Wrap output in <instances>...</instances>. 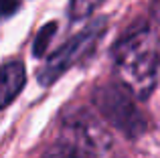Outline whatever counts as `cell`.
Segmentation results:
<instances>
[{"label":"cell","mask_w":160,"mask_h":158,"mask_svg":"<svg viewBox=\"0 0 160 158\" xmlns=\"http://www.w3.org/2000/svg\"><path fill=\"white\" fill-rule=\"evenodd\" d=\"M136 99L122 81L103 83L93 91V103L103 120L130 140L140 138L148 130V120Z\"/></svg>","instance_id":"cell-2"},{"label":"cell","mask_w":160,"mask_h":158,"mask_svg":"<svg viewBox=\"0 0 160 158\" xmlns=\"http://www.w3.org/2000/svg\"><path fill=\"white\" fill-rule=\"evenodd\" d=\"M57 32V22H47L35 37V43H32V53L35 57H43L49 49V41L53 39V35Z\"/></svg>","instance_id":"cell-7"},{"label":"cell","mask_w":160,"mask_h":158,"mask_svg":"<svg viewBox=\"0 0 160 158\" xmlns=\"http://www.w3.org/2000/svg\"><path fill=\"white\" fill-rule=\"evenodd\" d=\"M106 0H71L69 4V16L73 20H85L91 16Z\"/></svg>","instance_id":"cell-6"},{"label":"cell","mask_w":160,"mask_h":158,"mask_svg":"<svg viewBox=\"0 0 160 158\" xmlns=\"http://www.w3.org/2000/svg\"><path fill=\"white\" fill-rule=\"evenodd\" d=\"M112 59L120 81L138 99H148L156 87L160 41L148 24H138L122 35L112 49Z\"/></svg>","instance_id":"cell-1"},{"label":"cell","mask_w":160,"mask_h":158,"mask_svg":"<svg viewBox=\"0 0 160 158\" xmlns=\"http://www.w3.org/2000/svg\"><path fill=\"white\" fill-rule=\"evenodd\" d=\"M158 27H160V24H158ZM158 41H160V39H158Z\"/></svg>","instance_id":"cell-9"},{"label":"cell","mask_w":160,"mask_h":158,"mask_svg":"<svg viewBox=\"0 0 160 158\" xmlns=\"http://www.w3.org/2000/svg\"><path fill=\"white\" fill-rule=\"evenodd\" d=\"M20 8V0H0V20L10 18Z\"/></svg>","instance_id":"cell-8"},{"label":"cell","mask_w":160,"mask_h":158,"mask_svg":"<svg viewBox=\"0 0 160 158\" xmlns=\"http://www.w3.org/2000/svg\"><path fill=\"white\" fill-rule=\"evenodd\" d=\"M43 158H99L98 130L81 120L67 124L65 136L59 138Z\"/></svg>","instance_id":"cell-4"},{"label":"cell","mask_w":160,"mask_h":158,"mask_svg":"<svg viewBox=\"0 0 160 158\" xmlns=\"http://www.w3.org/2000/svg\"><path fill=\"white\" fill-rule=\"evenodd\" d=\"M108 28V18L99 16V18L87 22L77 35H73L65 45L57 49L51 57L47 59V63L39 69L37 79L43 87H49L57 81L63 73H67L73 65L85 61L91 53L95 51V47L99 45L102 37L106 35Z\"/></svg>","instance_id":"cell-3"},{"label":"cell","mask_w":160,"mask_h":158,"mask_svg":"<svg viewBox=\"0 0 160 158\" xmlns=\"http://www.w3.org/2000/svg\"><path fill=\"white\" fill-rule=\"evenodd\" d=\"M27 83V69L22 61H6L0 65V110L8 107L20 95Z\"/></svg>","instance_id":"cell-5"}]
</instances>
